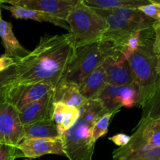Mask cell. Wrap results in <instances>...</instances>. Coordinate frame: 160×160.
Wrapping results in <instances>:
<instances>
[{"mask_svg": "<svg viewBox=\"0 0 160 160\" xmlns=\"http://www.w3.org/2000/svg\"><path fill=\"white\" fill-rule=\"evenodd\" d=\"M75 51L67 34L43 36L33 51L16 62L17 84L43 83L56 88L64 81Z\"/></svg>", "mask_w": 160, "mask_h": 160, "instance_id": "cell-1", "label": "cell"}, {"mask_svg": "<svg viewBox=\"0 0 160 160\" xmlns=\"http://www.w3.org/2000/svg\"><path fill=\"white\" fill-rule=\"evenodd\" d=\"M78 110L76 123L61 136L64 152L69 160H92L96 143L93 139V127L108 112L97 99L88 100Z\"/></svg>", "mask_w": 160, "mask_h": 160, "instance_id": "cell-2", "label": "cell"}, {"mask_svg": "<svg viewBox=\"0 0 160 160\" xmlns=\"http://www.w3.org/2000/svg\"><path fill=\"white\" fill-rule=\"evenodd\" d=\"M67 38L75 48L101 41L108 24L102 16L83 0H76L66 20Z\"/></svg>", "mask_w": 160, "mask_h": 160, "instance_id": "cell-3", "label": "cell"}, {"mask_svg": "<svg viewBox=\"0 0 160 160\" xmlns=\"http://www.w3.org/2000/svg\"><path fill=\"white\" fill-rule=\"evenodd\" d=\"M153 40L143 44L126 57L139 91V106L144 107L152 97L160 77L156 70L158 56L153 51Z\"/></svg>", "mask_w": 160, "mask_h": 160, "instance_id": "cell-4", "label": "cell"}, {"mask_svg": "<svg viewBox=\"0 0 160 160\" xmlns=\"http://www.w3.org/2000/svg\"><path fill=\"white\" fill-rule=\"evenodd\" d=\"M107 57V47L102 41L75 48V54L63 81L79 85L101 65Z\"/></svg>", "mask_w": 160, "mask_h": 160, "instance_id": "cell-5", "label": "cell"}, {"mask_svg": "<svg viewBox=\"0 0 160 160\" xmlns=\"http://www.w3.org/2000/svg\"><path fill=\"white\" fill-rule=\"evenodd\" d=\"M94 9L105 19L108 24V29L101 41L112 44L116 48L122 52V54L128 42L136 33L152 28V25L140 24L127 21L104 9Z\"/></svg>", "mask_w": 160, "mask_h": 160, "instance_id": "cell-6", "label": "cell"}, {"mask_svg": "<svg viewBox=\"0 0 160 160\" xmlns=\"http://www.w3.org/2000/svg\"><path fill=\"white\" fill-rule=\"evenodd\" d=\"M96 99L100 101L108 112L120 110L122 107L132 108L139 104V91L136 84L130 86L108 84Z\"/></svg>", "mask_w": 160, "mask_h": 160, "instance_id": "cell-7", "label": "cell"}, {"mask_svg": "<svg viewBox=\"0 0 160 160\" xmlns=\"http://www.w3.org/2000/svg\"><path fill=\"white\" fill-rule=\"evenodd\" d=\"M113 160H160V147L144 142L137 129L130 136L128 143L115 149Z\"/></svg>", "mask_w": 160, "mask_h": 160, "instance_id": "cell-8", "label": "cell"}, {"mask_svg": "<svg viewBox=\"0 0 160 160\" xmlns=\"http://www.w3.org/2000/svg\"><path fill=\"white\" fill-rule=\"evenodd\" d=\"M24 139L19 112L9 103L0 106V144L17 146Z\"/></svg>", "mask_w": 160, "mask_h": 160, "instance_id": "cell-9", "label": "cell"}, {"mask_svg": "<svg viewBox=\"0 0 160 160\" xmlns=\"http://www.w3.org/2000/svg\"><path fill=\"white\" fill-rule=\"evenodd\" d=\"M53 89L51 85L43 83L16 84L9 90L6 102L9 103L19 112L24 108L40 100Z\"/></svg>", "mask_w": 160, "mask_h": 160, "instance_id": "cell-10", "label": "cell"}, {"mask_svg": "<svg viewBox=\"0 0 160 160\" xmlns=\"http://www.w3.org/2000/svg\"><path fill=\"white\" fill-rule=\"evenodd\" d=\"M12 6H17L28 9L39 11L66 21L71 9L76 0H11L0 1Z\"/></svg>", "mask_w": 160, "mask_h": 160, "instance_id": "cell-11", "label": "cell"}, {"mask_svg": "<svg viewBox=\"0 0 160 160\" xmlns=\"http://www.w3.org/2000/svg\"><path fill=\"white\" fill-rule=\"evenodd\" d=\"M101 67L106 75L107 83L112 86H130L135 84L133 73L126 57L108 56L105 58Z\"/></svg>", "mask_w": 160, "mask_h": 160, "instance_id": "cell-12", "label": "cell"}, {"mask_svg": "<svg viewBox=\"0 0 160 160\" xmlns=\"http://www.w3.org/2000/svg\"><path fill=\"white\" fill-rule=\"evenodd\" d=\"M54 89L36 102L19 111L23 126L41 120H53L54 109Z\"/></svg>", "mask_w": 160, "mask_h": 160, "instance_id": "cell-13", "label": "cell"}, {"mask_svg": "<svg viewBox=\"0 0 160 160\" xmlns=\"http://www.w3.org/2000/svg\"><path fill=\"white\" fill-rule=\"evenodd\" d=\"M17 148L24 157L39 158L47 154L65 156L61 139H24Z\"/></svg>", "mask_w": 160, "mask_h": 160, "instance_id": "cell-14", "label": "cell"}, {"mask_svg": "<svg viewBox=\"0 0 160 160\" xmlns=\"http://www.w3.org/2000/svg\"><path fill=\"white\" fill-rule=\"evenodd\" d=\"M0 38L5 48L4 55L13 59L16 62L24 58L30 53L28 50L20 45L15 37L12 23L2 18L0 19Z\"/></svg>", "mask_w": 160, "mask_h": 160, "instance_id": "cell-15", "label": "cell"}, {"mask_svg": "<svg viewBox=\"0 0 160 160\" xmlns=\"http://www.w3.org/2000/svg\"><path fill=\"white\" fill-rule=\"evenodd\" d=\"M2 3V2H1ZM2 8L9 11L13 17L16 19H24V20H33L39 22H48L53 23L55 26L61 27L64 29L68 30L69 26L66 21L57 18V17L52 16L50 14L45 13V12H39V11L28 9L26 8L20 7L17 6H12V5H6L2 3Z\"/></svg>", "mask_w": 160, "mask_h": 160, "instance_id": "cell-16", "label": "cell"}, {"mask_svg": "<svg viewBox=\"0 0 160 160\" xmlns=\"http://www.w3.org/2000/svg\"><path fill=\"white\" fill-rule=\"evenodd\" d=\"M107 85L106 75L100 65L78 86L81 95L88 101L96 99Z\"/></svg>", "mask_w": 160, "mask_h": 160, "instance_id": "cell-17", "label": "cell"}, {"mask_svg": "<svg viewBox=\"0 0 160 160\" xmlns=\"http://www.w3.org/2000/svg\"><path fill=\"white\" fill-rule=\"evenodd\" d=\"M54 101L79 109L87 100L81 95L77 84L62 81L54 88Z\"/></svg>", "mask_w": 160, "mask_h": 160, "instance_id": "cell-18", "label": "cell"}, {"mask_svg": "<svg viewBox=\"0 0 160 160\" xmlns=\"http://www.w3.org/2000/svg\"><path fill=\"white\" fill-rule=\"evenodd\" d=\"M30 138L61 139V137L55 122L53 120H46L24 126V139Z\"/></svg>", "mask_w": 160, "mask_h": 160, "instance_id": "cell-19", "label": "cell"}, {"mask_svg": "<svg viewBox=\"0 0 160 160\" xmlns=\"http://www.w3.org/2000/svg\"><path fill=\"white\" fill-rule=\"evenodd\" d=\"M90 7L97 9H114L120 8L138 9L150 3L149 0H85Z\"/></svg>", "mask_w": 160, "mask_h": 160, "instance_id": "cell-20", "label": "cell"}, {"mask_svg": "<svg viewBox=\"0 0 160 160\" xmlns=\"http://www.w3.org/2000/svg\"><path fill=\"white\" fill-rule=\"evenodd\" d=\"M136 129L140 131L144 142L152 146L160 147V119L141 120Z\"/></svg>", "mask_w": 160, "mask_h": 160, "instance_id": "cell-21", "label": "cell"}, {"mask_svg": "<svg viewBox=\"0 0 160 160\" xmlns=\"http://www.w3.org/2000/svg\"><path fill=\"white\" fill-rule=\"evenodd\" d=\"M108 11L111 13L120 17L121 19L127 20V21L133 22V23H140V24L153 25L154 20L146 17L142 12L138 9L133 8H120V9H104Z\"/></svg>", "mask_w": 160, "mask_h": 160, "instance_id": "cell-22", "label": "cell"}, {"mask_svg": "<svg viewBox=\"0 0 160 160\" xmlns=\"http://www.w3.org/2000/svg\"><path fill=\"white\" fill-rule=\"evenodd\" d=\"M141 120H155L160 119V79L155 92L144 107Z\"/></svg>", "mask_w": 160, "mask_h": 160, "instance_id": "cell-23", "label": "cell"}, {"mask_svg": "<svg viewBox=\"0 0 160 160\" xmlns=\"http://www.w3.org/2000/svg\"><path fill=\"white\" fill-rule=\"evenodd\" d=\"M17 72L16 65L0 72V106L6 102L11 88L17 84Z\"/></svg>", "mask_w": 160, "mask_h": 160, "instance_id": "cell-24", "label": "cell"}, {"mask_svg": "<svg viewBox=\"0 0 160 160\" xmlns=\"http://www.w3.org/2000/svg\"><path fill=\"white\" fill-rule=\"evenodd\" d=\"M120 110H115L112 112H108L102 115L100 118L97 119L93 127L92 135L94 142H97L100 138L105 135L108 133V127L110 122L111 121L114 116Z\"/></svg>", "mask_w": 160, "mask_h": 160, "instance_id": "cell-25", "label": "cell"}, {"mask_svg": "<svg viewBox=\"0 0 160 160\" xmlns=\"http://www.w3.org/2000/svg\"><path fill=\"white\" fill-rule=\"evenodd\" d=\"M78 117H79V110H78V109L73 107V106H68V108H67L64 119H63V121L61 122V125L57 127L58 131H59L61 137L76 123Z\"/></svg>", "mask_w": 160, "mask_h": 160, "instance_id": "cell-26", "label": "cell"}, {"mask_svg": "<svg viewBox=\"0 0 160 160\" xmlns=\"http://www.w3.org/2000/svg\"><path fill=\"white\" fill-rule=\"evenodd\" d=\"M18 157H23V155L17 146L0 144V160H14Z\"/></svg>", "mask_w": 160, "mask_h": 160, "instance_id": "cell-27", "label": "cell"}, {"mask_svg": "<svg viewBox=\"0 0 160 160\" xmlns=\"http://www.w3.org/2000/svg\"><path fill=\"white\" fill-rule=\"evenodd\" d=\"M150 3L138 8L146 17L152 19L154 21H160V4L154 2L152 0H149Z\"/></svg>", "mask_w": 160, "mask_h": 160, "instance_id": "cell-28", "label": "cell"}, {"mask_svg": "<svg viewBox=\"0 0 160 160\" xmlns=\"http://www.w3.org/2000/svg\"><path fill=\"white\" fill-rule=\"evenodd\" d=\"M154 31L153 51L157 56L160 54V21H155L152 25Z\"/></svg>", "mask_w": 160, "mask_h": 160, "instance_id": "cell-29", "label": "cell"}, {"mask_svg": "<svg viewBox=\"0 0 160 160\" xmlns=\"http://www.w3.org/2000/svg\"><path fill=\"white\" fill-rule=\"evenodd\" d=\"M109 140L114 142L116 145H119V147H122L130 142V136L124 134H118L109 138Z\"/></svg>", "mask_w": 160, "mask_h": 160, "instance_id": "cell-30", "label": "cell"}, {"mask_svg": "<svg viewBox=\"0 0 160 160\" xmlns=\"http://www.w3.org/2000/svg\"><path fill=\"white\" fill-rule=\"evenodd\" d=\"M16 60L12 58L3 55L0 56V72L4 71L12 66L16 65Z\"/></svg>", "mask_w": 160, "mask_h": 160, "instance_id": "cell-31", "label": "cell"}, {"mask_svg": "<svg viewBox=\"0 0 160 160\" xmlns=\"http://www.w3.org/2000/svg\"><path fill=\"white\" fill-rule=\"evenodd\" d=\"M156 70L158 73V76L160 77V54L158 56L157 58V66H156Z\"/></svg>", "mask_w": 160, "mask_h": 160, "instance_id": "cell-32", "label": "cell"}, {"mask_svg": "<svg viewBox=\"0 0 160 160\" xmlns=\"http://www.w3.org/2000/svg\"><path fill=\"white\" fill-rule=\"evenodd\" d=\"M1 6H2V3H1V2H0V19L2 18V15H1Z\"/></svg>", "mask_w": 160, "mask_h": 160, "instance_id": "cell-33", "label": "cell"}]
</instances>
